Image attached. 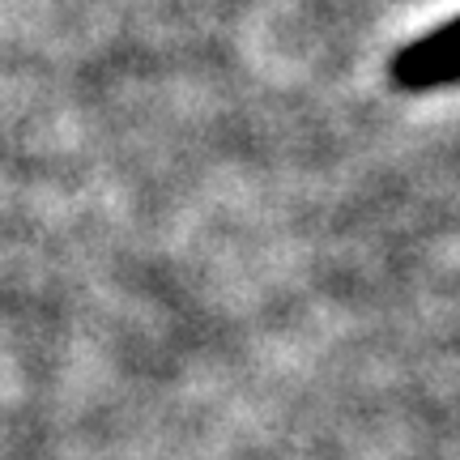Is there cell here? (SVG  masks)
Wrapping results in <instances>:
<instances>
[{
    "label": "cell",
    "instance_id": "obj_1",
    "mask_svg": "<svg viewBox=\"0 0 460 460\" xmlns=\"http://www.w3.org/2000/svg\"><path fill=\"white\" fill-rule=\"evenodd\" d=\"M393 82L401 90H418V94L460 82V17L439 26V31H430L427 39H418V43L396 51Z\"/></svg>",
    "mask_w": 460,
    "mask_h": 460
}]
</instances>
